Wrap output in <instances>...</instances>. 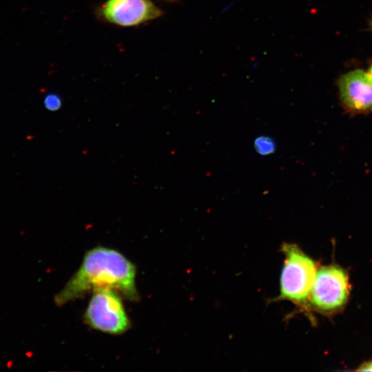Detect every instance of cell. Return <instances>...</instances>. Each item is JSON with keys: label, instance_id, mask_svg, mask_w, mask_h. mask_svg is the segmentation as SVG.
I'll return each mask as SVG.
<instances>
[{"label": "cell", "instance_id": "cell-1", "mask_svg": "<svg viewBox=\"0 0 372 372\" xmlns=\"http://www.w3.org/2000/svg\"><path fill=\"white\" fill-rule=\"evenodd\" d=\"M101 288L117 291L130 300H137L136 267L118 251L96 247L87 251L78 270L54 296V302L62 306Z\"/></svg>", "mask_w": 372, "mask_h": 372}, {"label": "cell", "instance_id": "cell-2", "mask_svg": "<svg viewBox=\"0 0 372 372\" xmlns=\"http://www.w3.org/2000/svg\"><path fill=\"white\" fill-rule=\"evenodd\" d=\"M281 251L285 259L276 300H287L307 307L318 270L317 264L295 244L285 243Z\"/></svg>", "mask_w": 372, "mask_h": 372}, {"label": "cell", "instance_id": "cell-3", "mask_svg": "<svg viewBox=\"0 0 372 372\" xmlns=\"http://www.w3.org/2000/svg\"><path fill=\"white\" fill-rule=\"evenodd\" d=\"M350 294L349 276L338 265L318 268L309 303L318 312L333 314L347 304Z\"/></svg>", "mask_w": 372, "mask_h": 372}, {"label": "cell", "instance_id": "cell-4", "mask_svg": "<svg viewBox=\"0 0 372 372\" xmlns=\"http://www.w3.org/2000/svg\"><path fill=\"white\" fill-rule=\"evenodd\" d=\"M85 318L92 328L113 335L123 333L130 327L120 294L109 288L92 291Z\"/></svg>", "mask_w": 372, "mask_h": 372}, {"label": "cell", "instance_id": "cell-5", "mask_svg": "<svg viewBox=\"0 0 372 372\" xmlns=\"http://www.w3.org/2000/svg\"><path fill=\"white\" fill-rule=\"evenodd\" d=\"M163 13L151 0H107L99 10L103 20L123 27L142 24Z\"/></svg>", "mask_w": 372, "mask_h": 372}, {"label": "cell", "instance_id": "cell-6", "mask_svg": "<svg viewBox=\"0 0 372 372\" xmlns=\"http://www.w3.org/2000/svg\"><path fill=\"white\" fill-rule=\"evenodd\" d=\"M340 99L344 106L355 113L372 110V82L367 73L354 70L343 74L338 81Z\"/></svg>", "mask_w": 372, "mask_h": 372}, {"label": "cell", "instance_id": "cell-7", "mask_svg": "<svg viewBox=\"0 0 372 372\" xmlns=\"http://www.w3.org/2000/svg\"><path fill=\"white\" fill-rule=\"evenodd\" d=\"M254 146L257 152L261 156H267L273 154L276 151V145L273 139L268 136H259L254 143Z\"/></svg>", "mask_w": 372, "mask_h": 372}, {"label": "cell", "instance_id": "cell-8", "mask_svg": "<svg viewBox=\"0 0 372 372\" xmlns=\"http://www.w3.org/2000/svg\"><path fill=\"white\" fill-rule=\"evenodd\" d=\"M43 105L50 111H57L62 105V101L58 94L50 93L45 95L43 99Z\"/></svg>", "mask_w": 372, "mask_h": 372}, {"label": "cell", "instance_id": "cell-9", "mask_svg": "<svg viewBox=\"0 0 372 372\" xmlns=\"http://www.w3.org/2000/svg\"><path fill=\"white\" fill-rule=\"evenodd\" d=\"M359 371H372V361L363 363L357 369Z\"/></svg>", "mask_w": 372, "mask_h": 372}, {"label": "cell", "instance_id": "cell-10", "mask_svg": "<svg viewBox=\"0 0 372 372\" xmlns=\"http://www.w3.org/2000/svg\"><path fill=\"white\" fill-rule=\"evenodd\" d=\"M368 76L371 81L372 82V65L370 67L368 72H367Z\"/></svg>", "mask_w": 372, "mask_h": 372}, {"label": "cell", "instance_id": "cell-11", "mask_svg": "<svg viewBox=\"0 0 372 372\" xmlns=\"http://www.w3.org/2000/svg\"><path fill=\"white\" fill-rule=\"evenodd\" d=\"M13 364V362L12 361H9L8 363H7V366L8 367L10 368L12 366Z\"/></svg>", "mask_w": 372, "mask_h": 372}]
</instances>
